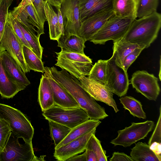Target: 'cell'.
Listing matches in <instances>:
<instances>
[{
  "mask_svg": "<svg viewBox=\"0 0 161 161\" xmlns=\"http://www.w3.org/2000/svg\"><path fill=\"white\" fill-rule=\"evenodd\" d=\"M48 121L50 136L55 147L66 137L72 129L52 120H48Z\"/></svg>",
  "mask_w": 161,
  "mask_h": 161,
  "instance_id": "obj_31",
  "label": "cell"
},
{
  "mask_svg": "<svg viewBox=\"0 0 161 161\" xmlns=\"http://www.w3.org/2000/svg\"><path fill=\"white\" fill-rule=\"evenodd\" d=\"M14 18L22 25L40 38L45 33L43 25L33 5L25 6L23 9L15 7L11 12Z\"/></svg>",
  "mask_w": 161,
  "mask_h": 161,
  "instance_id": "obj_14",
  "label": "cell"
},
{
  "mask_svg": "<svg viewBox=\"0 0 161 161\" xmlns=\"http://www.w3.org/2000/svg\"><path fill=\"white\" fill-rule=\"evenodd\" d=\"M110 161H134L132 158L124 153L114 152L111 158H109Z\"/></svg>",
  "mask_w": 161,
  "mask_h": 161,
  "instance_id": "obj_40",
  "label": "cell"
},
{
  "mask_svg": "<svg viewBox=\"0 0 161 161\" xmlns=\"http://www.w3.org/2000/svg\"><path fill=\"white\" fill-rule=\"evenodd\" d=\"M58 15V24L59 31L61 35H64V28L63 19L60 8H57Z\"/></svg>",
  "mask_w": 161,
  "mask_h": 161,
  "instance_id": "obj_42",
  "label": "cell"
},
{
  "mask_svg": "<svg viewBox=\"0 0 161 161\" xmlns=\"http://www.w3.org/2000/svg\"><path fill=\"white\" fill-rule=\"evenodd\" d=\"M114 14L113 10L100 13L85 19L81 22L78 35L86 42L90 40Z\"/></svg>",
  "mask_w": 161,
  "mask_h": 161,
  "instance_id": "obj_16",
  "label": "cell"
},
{
  "mask_svg": "<svg viewBox=\"0 0 161 161\" xmlns=\"http://www.w3.org/2000/svg\"><path fill=\"white\" fill-rule=\"evenodd\" d=\"M86 148L92 150L95 154L97 161H107L106 151L103 148L100 141L95 136L92 135L87 142Z\"/></svg>",
  "mask_w": 161,
  "mask_h": 161,
  "instance_id": "obj_34",
  "label": "cell"
},
{
  "mask_svg": "<svg viewBox=\"0 0 161 161\" xmlns=\"http://www.w3.org/2000/svg\"><path fill=\"white\" fill-rule=\"evenodd\" d=\"M127 71L116 63L114 55L107 60L105 86L119 97L127 93L130 84Z\"/></svg>",
  "mask_w": 161,
  "mask_h": 161,
  "instance_id": "obj_7",
  "label": "cell"
},
{
  "mask_svg": "<svg viewBox=\"0 0 161 161\" xmlns=\"http://www.w3.org/2000/svg\"><path fill=\"white\" fill-rule=\"evenodd\" d=\"M51 6H53L56 8L61 7V5L63 0H45Z\"/></svg>",
  "mask_w": 161,
  "mask_h": 161,
  "instance_id": "obj_46",
  "label": "cell"
},
{
  "mask_svg": "<svg viewBox=\"0 0 161 161\" xmlns=\"http://www.w3.org/2000/svg\"><path fill=\"white\" fill-rule=\"evenodd\" d=\"M44 75L48 77L53 94L54 104L65 108L80 106L72 96L51 76L47 67H45Z\"/></svg>",
  "mask_w": 161,
  "mask_h": 161,
  "instance_id": "obj_18",
  "label": "cell"
},
{
  "mask_svg": "<svg viewBox=\"0 0 161 161\" xmlns=\"http://www.w3.org/2000/svg\"><path fill=\"white\" fill-rule=\"evenodd\" d=\"M60 9L64 21V35H77L81 25L78 0H63Z\"/></svg>",
  "mask_w": 161,
  "mask_h": 161,
  "instance_id": "obj_13",
  "label": "cell"
},
{
  "mask_svg": "<svg viewBox=\"0 0 161 161\" xmlns=\"http://www.w3.org/2000/svg\"><path fill=\"white\" fill-rule=\"evenodd\" d=\"M44 10L47 21L49 26V33L50 39L57 41L61 36L59 30L57 14L49 3L45 1Z\"/></svg>",
  "mask_w": 161,
  "mask_h": 161,
  "instance_id": "obj_27",
  "label": "cell"
},
{
  "mask_svg": "<svg viewBox=\"0 0 161 161\" xmlns=\"http://www.w3.org/2000/svg\"><path fill=\"white\" fill-rule=\"evenodd\" d=\"M26 87L11 79L3 68L0 58V94L3 98H13Z\"/></svg>",
  "mask_w": 161,
  "mask_h": 161,
  "instance_id": "obj_20",
  "label": "cell"
},
{
  "mask_svg": "<svg viewBox=\"0 0 161 161\" xmlns=\"http://www.w3.org/2000/svg\"><path fill=\"white\" fill-rule=\"evenodd\" d=\"M130 156L134 161H161L146 143L138 142L131 149Z\"/></svg>",
  "mask_w": 161,
  "mask_h": 161,
  "instance_id": "obj_26",
  "label": "cell"
},
{
  "mask_svg": "<svg viewBox=\"0 0 161 161\" xmlns=\"http://www.w3.org/2000/svg\"><path fill=\"white\" fill-rule=\"evenodd\" d=\"M45 0H34L33 5L43 25L47 21L44 10V4Z\"/></svg>",
  "mask_w": 161,
  "mask_h": 161,
  "instance_id": "obj_38",
  "label": "cell"
},
{
  "mask_svg": "<svg viewBox=\"0 0 161 161\" xmlns=\"http://www.w3.org/2000/svg\"><path fill=\"white\" fill-rule=\"evenodd\" d=\"M107 60L100 59L93 65L88 78L100 84L105 85Z\"/></svg>",
  "mask_w": 161,
  "mask_h": 161,
  "instance_id": "obj_32",
  "label": "cell"
},
{
  "mask_svg": "<svg viewBox=\"0 0 161 161\" xmlns=\"http://www.w3.org/2000/svg\"><path fill=\"white\" fill-rule=\"evenodd\" d=\"M45 156H41L40 158L36 157V161H44V157Z\"/></svg>",
  "mask_w": 161,
  "mask_h": 161,
  "instance_id": "obj_47",
  "label": "cell"
},
{
  "mask_svg": "<svg viewBox=\"0 0 161 161\" xmlns=\"http://www.w3.org/2000/svg\"><path fill=\"white\" fill-rule=\"evenodd\" d=\"M161 27V14L156 12L134 19L122 38L132 43L149 47L157 38Z\"/></svg>",
  "mask_w": 161,
  "mask_h": 161,
  "instance_id": "obj_2",
  "label": "cell"
},
{
  "mask_svg": "<svg viewBox=\"0 0 161 161\" xmlns=\"http://www.w3.org/2000/svg\"><path fill=\"white\" fill-rule=\"evenodd\" d=\"M7 20L11 25L15 32L19 38L22 44L26 46L31 49L29 44L24 38L21 30L15 21L11 12H9L8 14Z\"/></svg>",
  "mask_w": 161,
  "mask_h": 161,
  "instance_id": "obj_36",
  "label": "cell"
},
{
  "mask_svg": "<svg viewBox=\"0 0 161 161\" xmlns=\"http://www.w3.org/2000/svg\"><path fill=\"white\" fill-rule=\"evenodd\" d=\"M96 128L67 144L55 148L53 156L58 161H65L85 151L90 138L96 132Z\"/></svg>",
  "mask_w": 161,
  "mask_h": 161,
  "instance_id": "obj_15",
  "label": "cell"
},
{
  "mask_svg": "<svg viewBox=\"0 0 161 161\" xmlns=\"http://www.w3.org/2000/svg\"><path fill=\"white\" fill-rule=\"evenodd\" d=\"M12 133L6 147L0 153V161H36L32 142L20 143Z\"/></svg>",
  "mask_w": 161,
  "mask_h": 161,
  "instance_id": "obj_9",
  "label": "cell"
},
{
  "mask_svg": "<svg viewBox=\"0 0 161 161\" xmlns=\"http://www.w3.org/2000/svg\"><path fill=\"white\" fill-rule=\"evenodd\" d=\"M34 0H22L16 8L23 9L28 5L32 4Z\"/></svg>",
  "mask_w": 161,
  "mask_h": 161,
  "instance_id": "obj_45",
  "label": "cell"
},
{
  "mask_svg": "<svg viewBox=\"0 0 161 161\" xmlns=\"http://www.w3.org/2000/svg\"><path fill=\"white\" fill-rule=\"evenodd\" d=\"M159 0H138L136 16L138 18L157 12Z\"/></svg>",
  "mask_w": 161,
  "mask_h": 161,
  "instance_id": "obj_33",
  "label": "cell"
},
{
  "mask_svg": "<svg viewBox=\"0 0 161 161\" xmlns=\"http://www.w3.org/2000/svg\"><path fill=\"white\" fill-rule=\"evenodd\" d=\"M0 119L8 124L12 134L23 139L24 142H32L34 129L30 121L19 110L11 106L0 103Z\"/></svg>",
  "mask_w": 161,
  "mask_h": 161,
  "instance_id": "obj_3",
  "label": "cell"
},
{
  "mask_svg": "<svg viewBox=\"0 0 161 161\" xmlns=\"http://www.w3.org/2000/svg\"><path fill=\"white\" fill-rule=\"evenodd\" d=\"M144 49V47L136 48L125 58L123 63V68L125 70L127 71L128 68Z\"/></svg>",
  "mask_w": 161,
  "mask_h": 161,
  "instance_id": "obj_37",
  "label": "cell"
},
{
  "mask_svg": "<svg viewBox=\"0 0 161 161\" xmlns=\"http://www.w3.org/2000/svg\"><path fill=\"white\" fill-rule=\"evenodd\" d=\"M22 46L21 41L7 19L0 43V52L6 51L15 59L26 73L29 71L24 60Z\"/></svg>",
  "mask_w": 161,
  "mask_h": 161,
  "instance_id": "obj_10",
  "label": "cell"
},
{
  "mask_svg": "<svg viewBox=\"0 0 161 161\" xmlns=\"http://www.w3.org/2000/svg\"><path fill=\"white\" fill-rule=\"evenodd\" d=\"M119 100L124 109L128 110L133 116L144 119L146 118V114L139 101L131 96H127L121 97Z\"/></svg>",
  "mask_w": 161,
  "mask_h": 161,
  "instance_id": "obj_28",
  "label": "cell"
},
{
  "mask_svg": "<svg viewBox=\"0 0 161 161\" xmlns=\"http://www.w3.org/2000/svg\"><path fill=\"white\" fill-rule=\"evenodd\" d=\"M57 41L58 46L61 48L62 51L85 54L84 50L86 41L78 35L69 34L61 35Z\"/></svg>",
  "mask_w": 161,
  "mask_h": 161,
  "instance_id": "obj_21",
  "label": "cell"
},
{
  "mask_svg": "<svg viewBox=\"0 0 161 161\" xmlns=\"http://www.w3.org/2000/svg\"><path fill=\"white\" fill-rule=\"evenodd\" d=\"M158 80L153 74L146 70H137L132 75L130 84L147 99L156 101L160 91Z\"/></svg>",
  "mask_w": 161,
  "mask_h": 161,
  "instance_id": "obj_11",
  "label": "cell"
},
{
  "mask_svg": "<svg viewBox=\"0 0 161 161\" xmlns=\"http://www.w3.org/2000/svg\"><path fill=\"white\" fill-rule=\"evenodd\" d=\"M134 20L118 17L114 14L89 41L95 44L103 45L109 40H119L125 36Z\"/></svg>",
  "mask_w": 161,
  "mask_h": 161,
  "instance_id": "obj_5",
  "label": "cell"
},
{
  "mask_svg": "<svg viewBox=\"0 0 161 161\" xmlns=\"http://www.w3.org/2000/svg\"><path fill=\"white\" fill-rule=\"evenodd\" d=\"M47 68L52 78L72 96L86 111L89 119L100 120L108 116L104 108L82 87L78 79L65 69L58 71L54 66Z\"/></svg>",
  "mask_w": 161,
  "mask_h": 161,
  "instance_id": "obj_1",
  "label": "cell"
},
{
  "mask_svg": "<svg viewBox=\"0 0 161 161\" xmlns=\"http://www.w3.org/2000/svg\"><path fill=\"white\" fill-rule=\"evenodd\" d=\"M154 125V122L151 120L132 122L130 126L118 130L117 136L112 140L110 143L114 146L120 145L125 147H130L147 137L153 130Z\"/></svg>",
  "mask_w": 161,
  "mask_h": 161,
  "instance_id": "obj_8",
  "label": "cell"
},
{
  "mask_svg": "<svg viewBox=\"0 0 161 161\" xmlns=\"http://www.w3.org/2000/svg\"><path fill=\"white\" fill-rule=\"evenodd\" d=\"M149 146L150 149L161 159V142H154Z\"/></svg>",
  "mask_w": 161,
  "mask_h": 161,
  "instance_id": "obj_41",
  "label": "cell"
},
{
  "mask_svg": "<svg viewBox=\"0 0 161 161\" xmlns=\"http://www.w3.org/2000/svg\"><path fill=\"white\" fill-rule=\"evenodd\" d=\"M99 120L88 119L72 129L66 137L56 147L57 148L88 133L101 123Z\"/></svg>",
  "mask_w": 161,
  "mask_h": 161,
  "instance_id": "obj_24",
  "label": "cell"
},
{
  "mask_svg": "<svg viewBox=\"0 0 161 161\" xmlns=\"http://www.w3.org/2000/svg\"><path fill=\"white\" fill-rule=\"evenodd\" d=\"M38 101L42 112L54 105L53 91L48 77L44 74L40 79L38 90Z\"/></svg>",
  "mask_w": 161,
  "mask_h": 161,
  "instance_id": "obj_22",
  "label": "cell"
},
{
  "mask_svg": "<svg viewBox=\"0 0 161 161\" xmlns=\"http://www.w3.org/2000/svg\"><path fill=\"white\" fill-rule=\"evenodd\" d=\"M22 48L24 60L29 71L31 70L44 73L45 67L42 59L26 46L23 45Z\"/></svg>",
  "mask_w": 161,
  "mask_h": 161,
  "instance_id": "obj_29",
  "label": "cell"
},
{
  "mask_svg": "<svg viewBox=\"0 0 161 161\" xmlns=\"http://www.w3.org/2000/svg\"><path fill=\"white\" fill-rule=\"evenodd\" d=\"M55 53L57 56L55 65L65 69L78 80L81 76L88 75L93 65L92 59L85 54L62 51Z\"/></svg>",
  "mask_w": 161,
  "mask_h": 161,
  "instance_id": "obj_6",
  "label": "cell"
},
{
  "mask_svg": "<svg viewBox=\"0 0 161 161\" xmlns=\"http://www.w3.org/2000/svg\"><path fill=\"white\" fill-rule=\"evenodd\" d=\"M42 112V115L47 120L53 121L71 129L89 119L86 111L80 106L65 108L54 104Z\"/></svg>",
  "mask_w": 161,
  "mask_h": 161,
  "instance_id": "obj_4",
  "label": "cell"
},
{
  "mask_svg": "<svg viewBox=\"0 0 161 161\" xmlns=\"http://www.w3.org/2000/svg\"><path fill=\"white\" fill-rule=\"evenodd\" d=\"M114 0H78L81 22L94 15L113 10Z\"/></svg>",
  "mask_w": 161,
  "mask_h": 161,
  "instance_id": "obj_17",
  "label": "cell"
},
{
  "mask_svg": "<svg viewBox=\"0 0 161 161\" xmlns=\"http://www.w3.org/2000/svg\"><path fill=\"white\" fill-rule=\"evenodd\" d=\"M141 47L146 48V46L143 45L132 43L122 38L114 42L113 54L116 63L123 67L125 58L135 48Z\"/></svg>",
  "mask_w": 161,
  "mask_h": 161,
  "instance_id": "obj_25",
  "label": "cell"
},
{
  "mask_svg": "<svg viewBox=\"0 0 161 161\" xmlns=\"http://www.w3.org/2000/svg\"><path fill=\"white\" fill-rule=\"evenodd\" d=\"M79 80L82 87L95 100L103 102L112 107L115 113L119 111L113 97L114 94L108 87L86 76H81Z\"/></svg>",
  "mask_w": 161,
  "mask_h": 161,
  "instance_id": "obj_12",
  "label": "cell"
},
{
  "mask_svg": "<svg viewBox=\"0 0 161 161\" xmlns=\"http://www.w3.org/2000/svg\"><path fill=\"white\" fill-rule=\"evenodd\" d=\"M85 152L86 161H97L96 155L92 150L86 148Z\"/></svg>",
  "mask_w": 161,
  "mask_h": 161,
  "instance_id": "obj_43",
  "label": "cell"
},
{
  "mask_svg": "<svg viewBox=\"0 0 161 161\" xmlns=\"http://www.w3.org/2000/svg\"><path fill=\"white\" fill-rule=\"evenodd\" d=\"M14 19L21 30L24 38L29 44L32 51L42 59L43 48L40 44L39 38L37 37L36 34L29 30L15 19Z\"/></svg>",
  "mask_w": 161,
  "mask_h": 161,
  "instance_id": "obj_30",
  "label": "cell"
},
{
  "mask_svg": "<svg viewBox=\"0 0 161 161\" xmlns=\"http://www.w3.org/2000/svg\"><path fill=\"white\" fill-rule=\"evenodd\" d=\"M161 107L159 108V114L158 119L152 135L150 138L148 142V144L150 145L154 142H161Z\"/></svg>",
  "mask_w": 161,
  "mask_h": 161,
  "instance_id": "obj_39",
  "label": "cell"
},
{
  "mask_svg": "<svg viewBox=\"0 0 161 161\" xmlns=\"http://www.w3.org/2000/svg\"><path fill=\"white\" fill-rule=\"evenodd\" d=\"M11 133L8 123L4 120L0 119V153L6 147Z\"/></svg>",
  "mask_w": 161,
  "mask_h": 161,
  "instance_id": "obj_35",
  "label": "cell"
},
{
  "mask_svg": "<svg viewBox=\"0 0 161 161\" xmlns=\"http://www.w3.org/2000/svg\"><path fill=\"white\" fill-rule=\"evenodd\" d=\"M138 0H114L113 10L114 15L123 18L136 19Z\"/></svg>",
  "mask_w": 161,
  "mask_h": 161,
  "instance_id": "obj_23",
  "label": "cell"
},
{
  "mask_svg": "<svg viewBox=\"0 0 161 161\" xmlns=\"http://www.w3.org/2000/svg\"><path fill=\"white\" fill-rule=\"evenodd\" d=\"M2 65L10 77L26 87L30 84L25 73L15 59L6 51L0 52Z\"/></svg>",
  "mask_w": 161,
  "mask_h": 161,
  "instance_id": "obj_19",
  "label": "cell"
},
{
  "mask_svg": "<svg viewBox=\"0 0 161 161\" xmlns=\"http://www.w3.org/2000/svg\"><path fill=\"white\" fill-rule=\"evenodd\" d=\"M66 161H86L85 153L80 155H76L67 159Z\"/></svg>",
  "mask_w": 161,
  "mask_h": 161,
  "instance_id": "obj_44",
  "label": "cell"
}]
</instances>
